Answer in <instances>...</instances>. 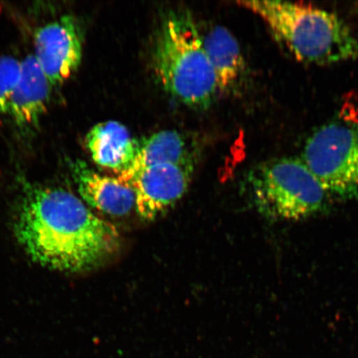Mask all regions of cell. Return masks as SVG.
Segmentation results:
<instances>
[{
  "label": "cell",
  "instance_id": "1",
  "mask_svg": "<svg viewBox=\"0 0 358 358\" xmlns=\"http://www.w3.org/2000/svg\"><path fill=\"white\" fill-rule=\"evenodd\" d=\"M17 239L42 266L78 272L100 265L119 245L113 225L59 187L26 182L15 222Z\"/></svg>",
  "mask_w": 358,
  "mask_h": 358
},
{
  "label": "cell",
  "instance_id": "2",
  "mask_svg": "<svg viewBox=\"0 0 358 358\" xmlns=\"http://www.w3.org/2000/svg\"><path fill=\"white\" fill-rule=\"evenodd\" d=\"M265 21L299 61L327 65L358 58V39L333 13L301 3L240 1Z\"/></svg>",
  "mask_w": 358,
  "mask_h": 358
},
{
  "label": "cell",
  "instance_id": "3",
  "mask_svg": "<svg viewBox=\"0 0 358 358\" xmlns=\"http://www.w3.org/2000/svg\"><path fill=\"white\" fill-rule=\"evenodd\" d=\"M153 65L161 86L192 108H206L219 93L198 27L189 13H169L156 36Z\"/></svg>",
  "mask_w": 358,
  "mask_h": 358
},
{
  "label": "cell",
  "instance_id": "4",
  "mask_svg": "<svg viewBox=\"0 0 358 358\" xmlns=\"http://www.w3.org/2000/svg\"><path fill=\"white\" fill-rule=\"evenodd\" d=\"M258 211L272 220L299 221L324 211L327 192L302 159L282 158L249 177Z\"/></svg>",
  "mask_w": 358,
  "mask_h": 358
},
{
  "label": "cell",
  "instance_id": "5",
  "mask_svg": "<svg viewBox=\"0 0 358 358\" xmlns=\"http://www.w3.org/2000/svg\"><path fill=\"white\" fill-rule=\"evenodd\" d=\"M302 161L327 194L358 199V120L329 122L308 137Z\"/></svg>",
  "mask_w": 358,
  "mask_h": 358
},
{
  "label": "cell",
  "instance_id": "6",
  "mask_svg": "<svg viewBox=\"0 0 358 358\" xmlns=\"http://www.w3.org/2000/svg\"><path fill=\"white\" fill-rule=\"evenodd\" d=\"M195 165H155L117 177L134 190L138 216L153 221L185 195Z\"/></svg>",
  "mask_w": 358,
  "mask_h": 358
},
{
  "label": "cell",
  "instance_id": "7",
  "mask_svg": "<svg viewBox=\"0 0 358 358\" xmlns=\"http://www.w3.org/2000/svg\"><path fill=\"white\" fill-rule=\"evenodd\" d=\"M34 46V56L52 87L66 82L82 61V36L71 15L62 16L36 31Z\"/></svg>",
  "mask_w": 358,
  "mask_h": 358
},
{
  "label": "cell",
  "instance_id": "8",
  "mask_svg": "<svg viewBox=\"0 0 358 358\" xmlns=\"http://www.w3.org/2000/svg\"><path fill=\"white\" fill-rule=\"evenodd\" d=\"M71 176L84 203L114 217H124L136 208V194L118 177L95 171L82 160L71 161Z\"/></svg>",
  "mask_w": 358,
  "mask_h": 358
},
{
  "label": "cell",
  "instance_id": "9",
  "mask_svg": "<svg viewBox=\"0 0 358 358\" xmlns=\"http://www.w3.org/2000/svg\"><path fill=\"white\" fill-rule=\"evenodd\" d=\"M52 85L34 55L22 61L21 75L13 92L8 115L20 127H36L46 113Z\"/></svg>",
  "mask_w": 358,
  "mask_h": 358
},
{
  "label": "cell",
  "instance_id": "10",
  "mask_svg": "<svg viewBox=\"0 0 358 358\" xmlns=\"http://www.w3.org/2000/svg\"><path fill=\"white\" fill-rule=\"evenodd\" d=\"M86 146L98 166L120 176L131 168L140 141L131 136L124 124L110 120L91 129L87 134Z\"/></svg>",
  "mask_w": 358,
  "mask_h": 358
},
{
  "label": "cell",
  "instance_id": "11",
  "mask_svg": "<svg viewBox=\"0 0 358 358\" xmlns=\"http://www.w3.org/2000/svg\"><path fill=\"white\" fill-rule=\"evenodd\" d=\"M203 47L216 76L218 91L228 93L239 87L245 74V60L234 34L217 25L201 35Z\"/></svg>",
  "mask_w": 358,
  "mask_h": 358
},
{
  "label": "cell",
  "instance_id": "12",
  "mask_svg": "<svg viewBox=\"0 0 358 358\" xmlns=\"http://www.w3.org/2000/svg\"><path fill=\"white\" fill-rule=\"evenodd\" d=\"M162 164L196 165L194 147L182 134L163 131L140 141L136 159L127 172Z\"/></svg>",
  "mask_w": 358,
  "mask_h": 358
},
{
  "label": "cell",
  "instance_id": "13",
  "mask_svg": "<svg viewBox=\"0 0 358 358\" xmlns=\"http://www.w3.org/2000/svg\"><path fill=\"white\" fill-rule=\"evenodd\" d=\"M22 62L16 58L0 57V115L7 114L11 98L21 75Z\"/></svg>",
  "mask_w": 358,
  "mask_h": 358
}]
</instances>
